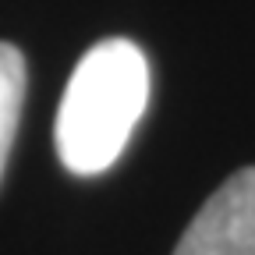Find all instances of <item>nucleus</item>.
<instances>
[{"label": "nucleus", "instance_id": "f03ea898", "mask_svg": "<svg viewBox=\"0 0 255 255\" xmlns=\"http://www.w3.org/2000/svg\"><path fill=\"white\" fill-rule=\"evenodd\" d=\"M174 255H255V167H241L206 199Z\"/></svg>", "mask_w": 255, "mask_h": 255}, {"label": "nucleus", "instance_id": "7ed1b4c3", "mask_svg": "<svg viewBox=\"0 0 255 255\" xmlns=\"http://www.w3.org/2000/svg\"><path fill=\"white\" fill-rule=\"evenodd\" d=\"M21 100H25V57L18 46L0 43V177H4L11 142L21 121Z\"/></svg>", "mask_w": 255, "mask_h": 255}, {"label": "nucleus", "instance_id": "f257e3e1", "mask_svg": "<svg viewBox=\"0 0 255 255\" xmlns=\"http://www.w3.org/2000/svg\"><path fill=\"white\" fill-rule=\"evenodd\" d=\"M149 103V60L131 39H103L85 50L68 78L53 142L60 163L78 177L117 163Z\"/></svg>", "mask_w": 255, "mask_h": 255}]
</instances>
